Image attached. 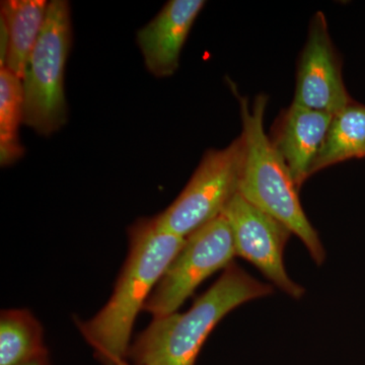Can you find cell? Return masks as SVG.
Segmentation results:
<instances>
[{
  "label": "cell",
  "mask_w": 365,
  "mask_h": 365,
  "mask_svg": "<svg viewBox=\"0 0 365 365\" xmlns=\"http://www.w3.org/2000/svg\"><path fill=\"white\" fill-rule=\"evenodd\" d=\"M128 235V255L111 297L95 317L78 321L79 332L104 365L125 360L139 312L185 242L158 227L153 217L139 220Z\"/></svg>",
  "instance_id": "6da1fadb"
},
{
  "label": "cell",
  "mask_w": 365,
  "mask_h": 365,
  "mask_svg": "<svg viewBox=\"0 0 365 365\" xmlns=\"http://www.w3.org/2000/svg\"><path fill=\"white\" fill-rule=\"evenodd\" d=\"M272 292L271 285L232 263L188 311L153 318L127 356L135 365H195L209 334L227 314Z\"/></svg>",
  "instance_id": "7a4b0ae2"
},
{
  "label": "cell",
  "mask_w": 365,
  "mask_h": 365,
  "mask_svg": "<svg viewBox=\"0 0 365 365\" xmlns=\"http://www.w3.org/2000/svg\"><path fill=\"white\" fill-rule=\"evenodd\" d=\"M237 98L245 148L237 193L299 237L317 265H322L325 249L302 209L292 173L264 129L267 98L258 96L252 106L247 98Z\"/></svg>",
  "instance_id": "3957f363"
},
{
  "label": "cell",
  "mask_w": 365,
  "mask_h": 365,
  "mask_svg": "<svg viewBox=\"0 0 365 365\" xmlns=\"http://www.w3.org/2000/svg\"><path fill=\"white\" fill-rule=\"evenodd\" d=\"M71 43L68 2L53 0L23 78L24 122L41 135L54 133L67 120L64 71Z\"/></svg>",
  "instance_id": "277c9868"
},
{
  "label": "cell",
  "mask_w": 365,
  "mask_h": 365,
  "mask_svg": "<svg viewBox=\"0 0 365 365\" xmlns=\"http://www.w3.org/2000/svg\"><path fill=\"white\" fill-rule=\"evenodd\" d=\"M244 153L242 136L223 150L207 151L176 200L153 217L158 227L186 239L222 215L239 192Z\"/></svg>",
  "instance_id": "5b68a950"
},
{
  "label": "cell",
  "mask_w": 365,
  "mask_h": 365,
  "mask_svg": "<svg viewBox=\"0 0 365 365\" xmlns=\"http://www.w3.org/2000/svg\"><path fill=\"white\" fill-rule=\"evenodd\" d=\"M235 257L232 228L225 216L220 215L185 239L143 311L153 318L177 313L204 280L216 271L228 267Z\"/></svg>",
  "instance_id": "8992f818"
},
{
  "label": "cell",
  "mask_w": 365,
  "mask_h": 365,
  "mask_svg": "<svg viewBox=\"0 0 365 365\" xmlns=\"http://www.w3.org/2000/svg\"><path fill=\"white\" fill-rule=\"evenodd\" d=\"M222 215L232 228L237 256L253 264L284 294L300 299L306 290L289 277L283 261L290 230L239 193L227 203Z\"/></svg>",
  "instance_id": "52a82bcc"
},
{
  "label": "cell",
  "mask_w": 365,
  "mask_h": 365,
  "mask_svg": "<svg viewBox=\"0 0 365 365\" xmlns=\"http://www.w3.org/2000/svg\"><path fill=\"white\" fill-rule=\"evenodd\" d=\"M352 102L325 16L319 11L311 21L300 55L294 104L334 116Z\"/></svg>",
  "instance_id": "ba28073f"
},
{
  "label": "cell",
  "mask_w": 365,
  "mask_h": 365,
  "mask_svg": "<svg viewBox=\"0 0 365 365\" xmlns=\"http://www.w3.org/2000/svg\"><path fill=\"white\" fill-rule=\"evenodd\" d=\"M202 0H170L158 16L137 33L146 68L157 78H169L179 67L180 55Z\"/></svg>",
  "instance_id": "9c48e42d"
},
{
  "label": "cell",
  "mask_w": 365,
  "mask_h": 365,
  "mask_svg": "<svg viewBox=\"0 0 365 365\" xmlns=\"http://www.w3.org/2000/svg\"><path fill=\"white\" fill-rule=\"evenodd\" d=\"M333 115L292 104L283 113L274 131V145L292 173L297 186L312 176Z\"/></svg>",
  "instance_id": "30bf717a"
},
{
  "label": "cell",
  "mask_w": 365,
  "mask_h": 365,
  "mask_svg": "<svg viewBox=\"0 0 365 365\" xmlns=\"http://www.w3.org/2000/svg\"><path fill=\"white\" fill-rule=\"evenodd\" d=\"M49 2L45 0H9L1 2L0 19L9 33L6 67L23 81L26 64L39 39Z\"/></svg>",
  "instance_id": "8fae6325"
},
{
  "label": "cell",
  "mask_w": 365,
  "mask_h": 365,
  "mask_svg": "<svg viewBox=\"0 0 365 365\" xmlns=\"http://www.w3.org/2000/svg\"><path fill=\"white\" fill-rule=\"evenodd\" d=\"M364 150L365 106L353 101L334 115L312 175L336 163L361 158Z\"/></svg>",
  "instance_id": "7c38bea8"
},
{
  "label": "cell",
  "mask_w": 365,
  "mask_h": 365,
  "mask_svg": "<svg viewBox=\"0 0 365 365\" xmlns=\"http://www.w3.org/2000/svg\"><path fill=\"white\" fill-rule=\"evenodd\" d=\"M47 355L44 330L25 309H4L0 314V365H24Z\"/></svg>",
  "instance_id": "4fadbf2b"
},
{
  "label": "cell",
  "mask_w": 365,
  "mask_h": 365,
  "mask_svg": "<svg viewBox=\"0 0 365 365\" xmlns=\"http://www.w3.org/2000/svg\"><path fill=\"white\" fill-rule=\"evenodd\" d=\"M24 121L23 81L6 68L0 69V162L11 165L24 153L19 128Z\"/></svg>",
  "instance_id": "5bb4252c"
},
{
  "label": "cell",
  "mask_w": 365,
  "mask_h": 365,
  "mask_svg": "<svg viewBox=\"0 0 365 365\" xmlns=\"http://www.w3.org/2000/svg\"><path fill=\"white\" fill-rule=\"evenodd\" d=\"M24 365H49L48 364L47 355H43V356L38 357V359L32 360V361L28 362V364Z\"/></svg>",
  "instance_id": "9a60e30c"
},
{
  "label": "cell",
  "mask_w": 365,
  "mask_h": 365,
  "mask_svg": "<svg viewBox=\"0 0 365 365\" xmlns=\"http://www.w3.org/2000/svg\"><path fill=\"white\" fill-rule=\"evenodd\" d=\"M118 365H130V364H127L126 360H122V361H120L119 364H118Z\"/></svg>",
  "instance_id": "2e32d148"
},
{
  "label": "cell",
  "mask_w": 365,
  "mask_h": 365,
  "mask_svg": "<svg viewBox=\"0 0 365 365\" xmlns=\"http://www.w3.org/2000/svg\"><path fill=\"white\" fill-rule=\"evenodd\" d=\"M365 158V150L364 151V153H362V157H361V158Z\"/></svg>",
  "instance_id": "e0dca14e"
}]
</instances>
